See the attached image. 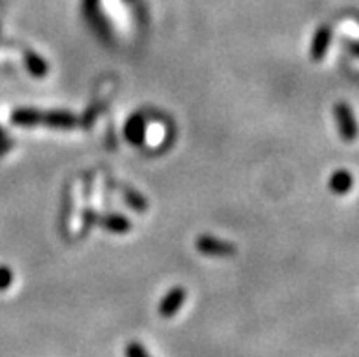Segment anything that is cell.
Segmentation results:
<instances>
[{
	"mask_svg": "<svg viewBox=\"0 0 359 357\" xmlns=\"http://www.w3.org/2000/svg\"><path fill=\"white\" fill-rule=\"evenodd\" d=\"M11 122L17 126H44L68 130L77 124V117L69 112H39L33 108H18L11 114Z\"/></svg>",
	"mask_w": 359,
	"mask_h": 357,
	"instance_id": "6da1fadb",
	"label": "cell"
},
{
	"mask_svg": "<svg viewBox=\"0 0 359 357\" xmlns=\"http://www.w3.org/2000/svg\"><path fill=\"white\" fill-rule=\"evenodd\" d=\"M334 117H336L337 128H339V135H341L343 140L352 142V140L358 139L359 128L351 106L346 105V102H337V105L334 106Z\"/></svg>",
	"mask_w": 359,
	"mask_h": 357,
	"instance_id": "7a4b0ae2",
	"label": "cell"
},
{
	"mask_svg": "<svg viewBox=\"0 0 359 357\" xmlns=\"http://www.w3.org/2000/svg\"><path fill=\"white\" fill-rule=\"evenodd\" d=\"M197 250L208 257H232L236 253V246L228 241L217 239L212 236H201L196 243Z\"/></svg>",
	"mask_w": 359,
	"mask_h": 357,
	"instance_id": "3957f363",
	"label": "cell"
},
{
	"mask_svg": "<svg viewBox=\"0 0 359 357\" xmlns=\"http://www.w3.org/2000/svg\"><path fill=\"white\" fill-rule=\"evenodd\" d=\"M184 301H187V290L181 288V286H175L159 301V316L170 319L181 310Z\"/></svg>",
	"mask_w": 359,
	"mask_h": 357,
	"instance_id": "277c9868",
	"label": "cell"
},
{
	"mask_svg": "<svg viewBox=\"0 0 359 357\" xmlns=\"http://www.w3.org/2000/svg\"><path fill=\"white\" fill-rule=\"evenodd\" d=\"M330 36H332V33H330V27L328 26H321L316 32L314 41H312V46H310V57H312V60L319 62V60L325 59L328 46H330Z\"/></svg>",
	"mask_w": 359,
	"mask_h": 357,
	"instance_id": "5b68a950",
	"label": "cell"
},
{
	"mask_svg": "<svg viewBox=\"0 0 359 357\" xmlns=\"http://www.w3.org/2000/svg\"><path fill=\"white\" fill-rule=\"evenodd\" d=\"M124 137L133 146H139L144 142L146 122L141 115H132V117L128 119L126 126H124Z\"/></svg>",
	"mask_w": 359,
	"mask_h": 357,
	"instance_id": "8992f818",
	"label": "cell"
},
{
	"mask_svg": "<svg viewBox=\"0 0 359 357\" xmlns=\"http://www.w3.org/2000/svg\"><path fill=\"white\" fill-rule=\"evenodd\" d=\"M352 186H354V179L346 170H336L330 177V181H328V188L336 195H346L351 191Z\"/></svg>",
	"mask_w": 359,
	"mask_h": 357,
	"instance_id": "52a82bcc",
	"label": "cell"
},
{
	"mask_svg": "<svg viewBox=\"0 0 359 357\" xmlns=\"http://www.w3.org/2000/svg\"><path fill=\"white\" fill-rule=\"evenodd\" d=\"M99 222L100 227L111 231V234H128V231L132 230V222L128 221L124 215H121V213H109V215H104V217L100 219Z\"/></svg>",
	"mask_w": 359,
	"mask_h": 357,
	"instance_id": "ba28073f",
	"label": "cell"
},
{
	"mask_svg": "<svg viewBox=\"0 0 359 357\" xmlns=\"http://www.w3.org/2000/svg\"><path fill=\"white\" fill-rule=\"evenodd\" d=\"M26 68H27V72L32 73L33 77H36V79L44 77L46 73H48V69H50L48 68V62H46L44 59H41V57L35 53L26 55Z\"/></svg>",
	"mask_w": 359,
	"mask_h": 357,
	"instance_id": "9c48e42d",
	"label": "cell"
},
{
	"mask_svg": "<svg viewBox=\"0 0 359 357\" xmlns=\"http://www.w3.org/2000/svg\"><path fill=\"white\" fill-rule=\"evenodd\" d=\"M124 199H126L128 206H130L132 210H135V212L144 213L146 210H148V201H146L144 197L139 194V191L126 190V191H124Z\"/></svg>",
	"mask_w": 359,
	"mask_h": 357,
	"instance_id": "30bf717a",
	"label": "cell"
},
{
	"mask_svg": "<svg viewBox=\"0 0 359 357\" xmlns=\"http://www.w3.org/2000/svg\"><path fill=\"white\" fill-rule=\"evenodd\" d=\"M126 357H150L141 343H130L126 346Z\"/></svg>",
	"mask_w": 359,
	"mask_h": 357,
	"instance_id": "8fae6325",
	"label": "cell"
},
{
	"mask_svg": "<svg viewBox=\"0 0 359 357\" xmlns=\"http://www.w3.org/2000/svg\"><path fill=\"white\" fill-rule=\"evenodd\" d=\"M13 283V271L8 267H0V290H6Z\"/></svg>",
	"mask_w": 359,
	"mask_h": 357,
	"instance_id": "7c38bea8",
	"label": "cell"
},
{
	"mask_svg": "<svg viewBox=\"0 0 359 357\" xmlns=\"http://www.w3.org/2000/svg\"><path fill=\"white\" fill-rule=\"evenodd\" d=\"M0 137H2V133H0Z\"/></svg>",
	"mask_w": 359,
	"mask_h": 357,
	"instance_id": "4fadbf2b",
	"label": "cell"
}]
</instances>
